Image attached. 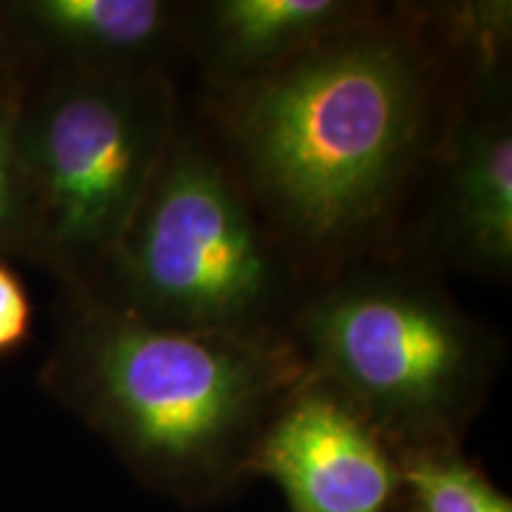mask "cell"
Instances as JSON below:
<instances>
[{
	"label": "cell",
	"instance_id": "6da1fadb",
	"mask_svg": "<svg viewBox=\"0 0 512 512\" xmlns=\"http://www.w3.org/2000/svg\"><path fill=\"white\" fill-rule=\"evenodd\" d=\"M432 62L368 15L235 83L226 121L245 178L287 233L339 247L392 209L425 143Z\"/></svg>",
	"mask_w": 512,
	"mask_h": 512
},
{
	"label": "cell",
	"instance_id": "7a4b0ae2",
	"mask_svg": "<svg viewBox=\"0 0 512 512\" xmlns=\"http://www.w3.org/2000/svg\"><path fill=\"white\" fill-rule=\"evenodd\" d=\"M309 375L266 330H185L88 297L43 366L50 392L143 475L178 491L247 467L261 425Z\"/></svg>",
	"mask_w": 512,
	"mask_h": 512
},
{
	"label": "cell",
	"instance_id": "3957f363",
	"mask_svg": "<svg viewBox=\"0 0 512 512\" xmlns=\"http://www.w3.org/2000/svg\"><path fill=\"white\" fill-rule=\"evenodd\" d=\"M17 140L27 254L86 280L124 238L174 140L169 88L155 74L74 67L24 100Z\"/></svg>",
	"mask_w": 512,
	"mask_h": 512
},
{
	"label": "cell",
	"instance_id": "277c9868",
	"mask_svg": "<svg viewBox=\"0 0 512 512\" xmlns=\"http://www.w3.org/2000/svg\"><path fill=\"white\" fill-rule=\"evenodd\" d=\"M102 302L185 330H264L275 266L247 197L209 152L171 140L124 238L102 261Z\"/></svg>",
	"mask_w": 512,
	"mask_h": 512
},
{
	"label": "cell",
	"instance_id": "5b68a950",
	"mask_svg": "<svg viewBox=\"0 0 512 512\" xmlns=\"http://www.w3.org/2000/svg\"><path fill=\"white\" fill-rule=\"evenodd\" d=\"M306 370L377 432L446 439L486 384L482 330L432 287L375 275L332 287L302 316Z\"/></svg>",
	"mask_w": 512,
	"mask_h": 512
},
{
	"label": "cell",
	"instance_id": "8992f818",
	"mask_svg": "<svg viewBox=\"0 0 512 512\" xmlns=\"http://www.w3.org/2000/svg\"><path fill=\"white\" fill-rule=\"evenodd\" d=\"M247 467L271 477L292 512H387L401 484L380 432L311 375L261 430Z\"/></svg>",
	"mask_w": 512,
	"mask_h": 512
},
{
	"label": "cell",
	"instance_id": "52a82bcc",
	"mask_svg": "<svg viewBox=\"0 0 512 512\" xmlns=\"http://www.w3.org/2000/svg\"><path fill=\"white\" fill-rule=\"evenodd\" d=\"M451 242L484 271L512 261V131L501 105H479L458 128L446 195Z\"/></svg>",
	"mask_w": 512,
	"mask_h": 512
},
{
	"label": "cell",
	"instance_id": "ba28073f",
	"mask_svg": "<svg viewBox=\"0 0 512 512\" xmlns=\"http://www.w3.org/2000/svg\"><path fill=\"white\" fill-rule=\"evenodd\" d=\"M17 36L53 48L79 69L136 72L174 34L178 10L159 0H27L5 5Z\"/></svg>",
	"mask_w": 512,
	"mask_h": 512
},
{
	"label": "cell",
	"instance_id": "9c48e42d",
	"mask_svg": "<svg viewBox=\"0 0 512 512\" xmlns=\"http://www.w3.org/2000/svg\"><path fill=\"white\" fill-rule=\"evenodd\" d=\"M368 15L339 0H223L209 10L214 67L235 83L304 53Z\"/></svg>",
	"mask_w": 512,
	"mask_h": 512
},
{
	"label": "cell",
	"instance_id": "30bf717a",
	"mask_svg": "<svg viewBox=\"0 0 512 512\" xmlns=\"http://www.w3.org/2000/svg\"><path fill=\"white\" fill-rule=\"evenodd\" d=\"M399 482L411 489L418 512H512V505L475 467L446 453L422 451L403 460Z\"/></svg>",
	"mask_w": 512,
	"mask_h": 512
},
{
	"label": "cell",
	"instance_id": "8fae6325",
	"mask_svg": "<svg viewBox=\"0 0 512 512\" xmlns=\"http://www.w3.org/2000/svg\"><path fill=\"white\" fill-rule=\"evenodd\" d=\"M22 105L24 98L0 105V256L29 247V183L17 140Z\"/></svg>",
	"mask_w": 512,
	"mask_h": 512
},
{
	"label": "cell",
	"instance_id": "7c38bea8",
	"mask_svg": "<svg viewBox=\"0 0 512 512\" xmlns=\"http://www.w3.org/2000/svg\"><path fill=\"white\" fill-rule=\"evenodd\" d=\"M34 309L19 275L0 259V356L12 354L31 335Z\"/></svg>",
	"mask_w": 512,
	"mask_h": 512
},
{
	"label": "cell",
	"instance_id": "4fadbf2b",
	"mask_svg": "<svg viewBox=\"0 0 512 512\" xmlns=\"http://www.w3.org/2000/svg\"><path fill=\"white\" fill-rule=\"evenodd\" d=\"M17 31L12 27L5 5L0 8V105L24 98L17 67Z\"/></svg>",
	"mask_w": 512,
	"mask_h": 512
}]
</instances>
